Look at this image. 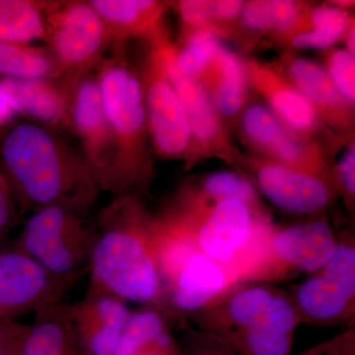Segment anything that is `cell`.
<instances>
[{
  "mask_svg": "<svg viewBox=\"0 0 355 355\" xmlns=\"http://www.w3.org/2000/svg\"><path fill=\"white\" fill-rule=\"evenodd\" d=\"M58 130L28 119L7 125L0 135V176L22 207L60 205L83 214L101 190L80 150Z\"/></svg>",
  "mask_w": 355,
  "mask_h": 355,
  "instance_id": "cell-1",
  "label": "cell"
},
{
  "mask_svg": "<svg viewBox=\"0 0 355 355\" xmlns=\"http://www.w3.org/2000/svg\"><path fill=\"white\" fill-rule=\"evenodd\" d=\"M88 266L91 286L125 302L163 310L155 216L140 198H114L102 209Z\"/></svg>",
  "mask_w": 355,
  "mask_h": 355,
  "instance_id": "cell-2",
  "label": "cell"
},
{
  "mask_svg": "<svg viewBox=\"0 0 355 355\" xmlns=\"http://www.w3.org/2000/svg\"><path fill=\"white\" fill-rule=\"evenodd\" d=\"M189 318L237 355H292L300 324L287 291L263 284H235Z\"/></svg>",
  "mask_w": 355,
  "mask_h": 355,
  "instance_id": "cell-3",
  "label": "cell"
},
{
  "mask_svg": "<svg viewBox=\"0 0 355 355\" xmlns=\"http://www.w3.org/2000/svg\"><path fill=\"white\" fill-rule=\"evenodd\" d=\"M113 140L114 198H140L150 187L154 168L144 89L139 69L123 48L104 58L95 70Z\"/></svg>",
  "mask_w": 355,
  "mask_h": 355,
  "instance_id": "cell-4",
  "label": "cell"
},
{
  "mask_svg": "<svg viewBox=\"0 0 355 355\" xmlns=\"http://www.w3.org/2000/svg\"><path fill=\"white\" fill-rule=\"evenodd\" d=\"M159 217L228 270L236 284L253 263L273 225L268 212L258 211L242 200L203 202L182 191Z\"/></svg>",
  "mask_w": 355,
  "mask_h": 355,
  "instance_id": "cell-5",
  "label": "cell"
},
{
  "mask_svg": "<svg viewBox=\"0 0 355 355\" xmlns=\"http://www.w3.org/2000/svg\"><path fill=\"white\" fill-rule=\"evenodd\" d=\"M159 272L165 312L191 317L214 303L235 277L205 256L187 236L155 216Z\"/></svg>",
  "mask_w": 355,
  "mask_h": 355,
  "instance_id": "cell-6",
  "label": "cell"
},
{
  "mask_svg": "<svg viewBox=\"0 0 355 355\" xmlns=\"http://www.w3.org/2000/svg\"><path fill=\"white\" fill-rule=\"evenodd\" d=\"M336 245L338 235L323 216L292 225H272L238 284L273 286L302 273L313 275L330 261Z\"/></svg>",
  "mask_w": 355,
  "mask_h": 355,
  "instance_id": "cell-7",
  "label": "cell"
},
{
  "mask_svg": "<svg viewBox=\"0 0 355 355\" xmlns=\"http://www.w3.org/2000/svg\"><path fill=\"white\" fill-rule=\"evenodd\" d=\"M83 214L60 205L35 210L16 248L69 287L89 266L94 241V228L84 223Z\"/></svg>",
  "mask_w": 355,
  "mask_h": 355,
  "instance_id": "cell-8",
  "label": "cell"
},
{
  "mask_svg": "<svg viewBox=\"0 0 355 355\" xmlns=\"http://www.w3.org/2000/svg\"><path fill=\"white\" fill-rule=\"evenodd\" d=\"M44 18L55 79L70 88L102 62L111 46L108 31L89 1H44Z\"/></svg>",
  "mask_w": 355,
  "mask_h": 355,
  "instance_id": "cell-9",
  "label": "cell"
},
{
  "mask_svg": "<svg viewBox=\"0 0 355 355\" xmlns=\"http://www.w3.org/2000/svg\"><path fill=\"white\" fill-rule=\"evenodd\" d=\"M299 323L311 326L354 324L355 240L354 231L338 236L330 261L319 272L287 291Z\"/></svg>",
  "mask_w": 355,
  "mask_h": 355,
  "instance_id": "cell-10",
  "label": "cell"
},
{
  "mask_svg": "<svg viewBox=\"0 0 355 355\" xmlns=\"http://www.w3.org/2000/svg\"><path fill=\"white\" fill-rule=\"evenodd\" d=\"M166 34L148 44L144 67L139 69L144 89L151 144L158 155L195 164V146L183 104L166 69L162 43Z\"/></svg>",
  "mask_w": 355,
  "mask_h": 355,
  "instance_id": "cell-11",
  "label": "cell"
},
{
  "mask_svg": "<svg viewBox=\"0 0 355 355\" xmlns=\"http://www.w3.org/2000/svg\"><path fill=\"white\" fill-rule=\"evenodd\" d=\"M238 120L243 141L258 157L323 177L336 186L333 167L320 142L291 132L266 104H248Z\"/></svg>",
  "mask_w": 355,
  "mask_h": 355,
  "instance_id": "cell-12",
  "label": "cell"
},
{
  "mask_svg": "<svg viewBox=\"0 0 355 355\" xmlns=\"http://www.w3.org/2000/svg\"><path fill=\"white\" fill-rule=\"evenodd\" d=\"M64 128L78 139L79 150L100 190L110 193L114 146L95 71L77 79L70 87Z\"/></svg>",
  "mask_w": 355,
  "mask_h": 355,
  "instance_id": "cell-13",
  "label": "cell"
},
{
  "mask_svg": "<svg viewBox=\"0 0 355 355\" xmlns=\"http://www.w3.org/2000/svg\"><path fill=\"white\" fill-rule=\"evenodd\" d=\"M260 195L275 209L309 218L323 216L338 195L335 184L317 175L258 157L241 158Z\"/></svg>",
  "mask_w": 355,
  "mask_h": 355,
  "instance_id": "cell-14",
  "label": "cell"
},
{
  "mask_svg": "<svg viewBox=\"0 0 355 355\" xmlns=\"http://www.w3.org/2000/svg\"><path fill=\"white\" fill-rule=\"evenodd\" d=\"M175 44L163 40L166 69L183 104L190 123L195 146V163L200 159L216 157L239 169L242 156L231 144L225 125L217 114L207 89L197 78L184 76L174 62Z\"/></svg>",
  "mask_w": 355,
  "mask_h": 355,
  "instance_id": "cell-15",
  "label": "cell"
},
{
  "mask_svg": "<svg viewBox=\"0 0 355 355\" xmlns=\"http://www.w3.org/2000/svg\"><path fill=\"white\" fill-rule=\"evenodd\" d=\"M67 288L17 248L0 251V322L60 302Z\"/></svg>",
  "mask_w": 355,
  "mask_h": 355,
  "instance_id": "cell-16",
  "label": "cell"
},
{
  "mask_svg": "<svg viewBox=\"0 0 355 355\" xmlns=\"http://www.w3.org/2000/svg\"><path fill=\"white\" fill-rule=\"evenodd\" d=\"M282 74L312 105L323 125L343 137L352 135L354 106L338 92L323 65L309 58L287 55Z\"/></svg>",
  "mask_w": 355,
  "mask_h": 355,
  "instance_id": "cell-17",
  "label": "cell"
},
{
  "mask_svg": "<svg viewBox=\"0 0 355 355\" xmlns=\"http://www.w3.org/2000/svg\"><path fill=\"white\" fill-rule=\"evenodd\" d=\"M69 312L87 355H114L132 311L121 299L91 286L83 300L69 306Z\"/></svg>",
  "mask_w": 355,
  "mask_h": 355,
  "instance_id": "cell-18",
  "label": "cell"
},
{
  "mask_svg": "<svg viewBox=\"0 0 355 355\" xmlns=\"http://www.w3.org/2000/svg\"><path fill=\"white\" fill-rule=\"evenodd\" d=\"M247 69L250 84L280 123L302 139L317 140L324 125L304 96L279 70L254 60L247 62Z\"/></svg>",
  "mask_w": 355,
  "mask_h": 355,
  "instance_id": "cell-19",
  "label": "cell"
},
{
  "mask_svg": "<svg viewBox=\"0 0 355 355\" xmlns=\"http://www.w3.org/2000/svg\"><path fill=\"white\" fill-rule=\"evenodd\" d=\"M101 16L111 46L123 48L128 40L148 42L164 34L162 21L169 4L155 0H90Z\"/></svg>",
  "mask_w": 355,
  "mask_h": 355,
  "instance_id": "cell-20",
  "label": "cell"
},
{
  "mask_svg": "<svg viewBox=\"0 0 355 355\" xmlns=\"http://www.w3.org/2000/svg\"><path fill=\"white\" fill-rule=\"evenodd\" d=\"M0 88L16 113L48 127L64 128L69 89L55 78L14 79L4 77Z\"/></svg>",
  "mask_w": 355,
  "mask_h": 355,
  "instance_id": "cell-21",
  "label": "cell"
},
{
  "mask_svg": "<svg viewBox=\"0 0 355 355\" xmlns=\"http://www.w3.org/2000/svg\"><path fill=\"white\" fill-rule=\"evenodd\" d=\"M198 80L207 89L223 123L239 118L248 105L250 80L247 64L237 53L222 44L214 64Z\"/></svg>",
  "mask_w": 355,
  "mask_h": 355,
  "instance_id": "cell-22",
  "label": "cell"
},
{
  "mask_svg": "<svg viewBox=\"0 0 355 355\" xmlns=\"http://www.w3.org/2000/svg\"><path fill=\"white\" fill-rule=\"evenodd\" d=\"M20 355H87L72 323L69 305L58 302L35 312L34 322L26 328Z\"/></svg>",
  "mask_w": 355,
  "mask_h": 355,
  "instance_id": "cell-23",
  "label": "cell"
},
{
  "mask_svg": "<svg viewBox=\"0 0 355 355\" xmlns=\"http://www.w3.org/2000/svg\"><path fill=\"white\" fill-rule=\"evenodd\" d=\"M310 7L291 0H253L244 2L240 22L248 31L291 39L307 30Z\"/></svg>",
  "mask_w": 355,
  "mask_h": 355,
  "instance_id": "cell-24",
  "label": "cell"
},
{
  "mask_svg": "<svg viewBox=\"0 0 355 355\" xmlns=\"http://www.w3.org/2000/svg\"><path fill=\"white\" fill-rule=\"evenodd\" d=\"M187 195L203 200H242L258 211L268 212L261 202V195L252 180L241 172L218 171L210 173L196 183L186 184L181 189Z\"/></svg>",
  "mask_w": 355,
  "mask_h": 355,
  "instance_id": "cell-25",
  "label": "cell"
},
{
  "mask_svg": "<svg viewBox=\"0 0 355 355\" xmlns=\"http://www.w3.org/2000/svg\"><path fill=\"white\" fill-rule=\"evenodd\" d=\"M354 20L347 10L331 4L310 7L307 30L292 36L291 44L296 50H329L345 38Z\"/></svg>",
  "mask_w": 355,
  "mask_h": 355,
  "instance_id": "cell-26",
  "label": "cell"
},
{
  "mask_svg": "<svg viewBox=\"0 0 355 355\" xmlns=\"http://www.w3.org/2000/svg\"><path fill=\"white\" fill-rule=\"evenodd\" d=\"M46 33L44 1L0 0V42L29 44Z\"/></svg>",
  "mask_w": 355,
  "mask_h": 355,
  "instance_id": "cell-27",
  "label": "cell"
},
{
  "mask_svg": "<svg viewBox=\"0 0 355 355\" xmlns=\"http://www.w3.org/2000/svg\"><path fill=\"white\" fill-rule=\"evenodd\" d=\"M227 34L217 28L183 33V44L175 46L174 62L184 76L200 79L209 69Z\"/></svg>",
  "mask_w": 355,
  "mask_h": 355,
  "instance_id": "cell-28",
  "label": "cell"
},
{
  "mask_svg": "<svg viewBox=\"0 0 355 355\" xmlns=\"http://www.w3.org/2000/svg\"><path fill=\"white\" fill-rule=\"evenodd\" d=\"M0 74L7 78H55V65L48 49L0 42Z\"/></svg>",
  "mask_w": 355,
  "mask_h": 355,
  "instance_id": "cell-29",
  "label": "cell"
},
{
  "mask_svg": "<svg viewBox=\"0 0 355 355\" xmlns=\"http://www.w3.org/2000/svg\"><path fill=\"white\" fill-rule=\"evenodd\" d=\"M165 313L153 306L130 313L114 355H137L169 331Z\"/></svg>",
  "mask_w": 355,
  "mask_h": 355,
  "instance_id": "cell-30",
  "label": "cell"
},
{
  "mask_svg": "<svg viewBox=\"0 0 355 355\" xmlns=\"http://www.w3.org/2000/svg\"><path fill=\"white\" fill-rule=\"evenodd\" d=\"M324 69L338 92L354 106L355 55L345 49H329L324 53Z\"/></svg>",
  "mask_w": 355,
  "mask_h": 355,
  "instance_id": "cell-31",
  "label": "cell"
},
{
  "mask_svg": "<svg viewBox=\"0 0 355 355\" xmlns=\"http://www.w3.org/2000/svg\"><path fill=\"white\" fill-rule=\"evenodd\" d=\"M336 190L342 195L349 211L354 212L355 200V146L354 139L350 140L335 167H333Z\"/></svg>",
  "mask_w": 355,
  "mask_h": 355,
  "instance_id": "cell-32",
  "label": "cell"
},
{
  "mask_svg": "<svg viewBox=\"0 0 355 355\" xmlns=\"http://www.w3.org/2000/svg\"><path fill=\"white\" fill-rule=\"evenodd\" d=\"M181 347L184 355H237L222 338L196 328L186 330Z\"/></svg>",
  "mask_w": 355,
  "mask_h": 355,
  "instance_id": "cell-33",
  "label": "cell"
},
{
  "mask_svg": "<svg viewBox=\"0 0 355 355\" xmlns=\"http://www.w3.org/2000/svg\"><path fill=\"white\" fill-rule=\"evenodd\" d=\"M175 7L179 14L180 19L183 23V33L207 29V28L220 29L214 24L211 1L209 0H183V1L176 2Z\"/></svg>",
  "mask_w": 355,
  "mask_h": 355,
  "instance_id": "cell-34",
  "label": "cell"
},
{
  "mask_svg": "<svg viewBox=\"0 0 355 355\" xmlns=\"http://www.w3.org/2000/svg\"><path fill=\"white\" fill-rule=\"evenodd\" d=\"M301 355H355V326L306 350Z\"/></svg>",
  "mask_w": 355,
  "mask_h": 355,
  "instance_id": "cell-35",
  "label": "cell"
},
{
  "mask_svg": "<svg viewBox=\"0 0 355 355\" xmlns=\"http://www.w3.org/2000/svg\"><path fill=\"white\" fill-rule=\"evenodd\" d=\"M244 2L240 1V0L211 1L212 17H214V24L216 27L226 31V27L232 24L241 15Z\"/></svg>",
  "mask_w": 355,
  "mask_h": 355,
  "instance_id": "cell-36",
  "label": "cell"
},
{
  "mask_svg": "<svg viewBox=\"0 0 355 355\" xmlns=\"http://www.w3.org/2000/svg\"><path fill=\"white\" fill-rule=\"evenodd\" d=\"M16 200L0 176V239L8 232L17 217Z\"/></svg>",
  "mask_w": 355,
  "mask_h": 355,
  "instance_id": "cell-37",
  "label": "cell"
},
{
  "mask_svg": "<svg viewBox=\"0 0 355 355\" xmlns=\"http://www.w3.org/2000/svg\"><path fill=\"white\" fill-rule=\"evenodd\" d=\"M26 328L12 320L0 322V355L9 354L20 347Z\"/></svg>",
  "mask_w": 355,
  "mask_h": 355,
  "instance_id": "cell-38",
  "label": "cell"
},
{
  "mask_svg": "<svg viewBox=\"0 0 355 355\" xmlns=\"http://www.w3.org/2000/svg\"><path fill=\"white\" fill-rule=\"evenodd\" d=\"M137 355H184L181 345H178L169 331L160 336L155 343Z\"/></svg>",
  "mask_w": 355,
  "mask_h": 355,
  "instance_id": "cell-39",
  "label": "cell"
},
{
  "mask_svg": "<svg viewBox=\"0 0 355 355\" xmlns=\"http://www.w3.org/2000/svg\"><path fill=\"white\" fill-rule=\"evenodd\" d=\"M16 114L17 113L11 105L10 100L7 97L4 91L0 88V130L10 125Z\"/></svg>",
  "mask_w": 355,
  "mask_h": 355,
  "instance_id": "cell-40",
  "label": "cell"
},
{
  "mask_svg": "<svg viewBox=\"0 0 355 355\" xmlns=\"http://www.w3.org/2000/svg\"><path fill=\"white\" fill-rule=\"evenodd\" d=\"M345 43H347V50L352 55H355V26L354 20L350 23L349 30H347V35H345Z\"/></svg>",
  "mask_w": 355,
  "mask_h": 355,
  "instance_id": "cell-41",
  "label": "cell"
},
{
  "mask_svg": "<svg viewBox=\"0 0 355 355\" xmlns=\"http://www.w3.org/2000/svg\"><path fill=\"white\" fill-rule=\"evenodd\" d=\"M21 345H22V343H21ZM20 352H21V345L19 347H18V349L13 350L12 352H10V354H7V355H20Z\"/></svg>",
  "mask_w": 355,
  "mask_h": 355,
  "instance_id": "cell-42",
  "label": "cell"
}]
</instances>
